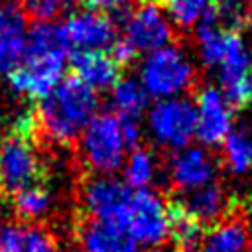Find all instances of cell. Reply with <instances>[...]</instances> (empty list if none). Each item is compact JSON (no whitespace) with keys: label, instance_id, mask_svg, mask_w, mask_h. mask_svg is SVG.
<instances>
[{"label":"cell","instance_id":"obj_12","mask_svg":"<svg viewBox=\"0 0 252 252\" xmlns=\"http://www.w3.org/2000/svg\"><path fill=\"white\" fill-rule=\"evenodd\" d=\"M61 28L67 45L69 49L73 47V51H104L118 39L114 20L94 10L69 14Z\"/></svg>","mask_w":252,"mask_h":252},{"label":"cell","instance_id":"obj_19","mask_svg":"<svg viewBox=\"0 0 252 252\" xmlns=\"http://www.w3.org/2000/svg\"><path fill=\"white\" fill-rule=\"evenodd\" d=\"M167 207V222H169V238L175 244L177 252H199V246L205 236V226L199 224L193 217L185 213L179 201L165 203Z\"/></svg>","mask_w":252,"mask_h":252},{"label":"cell","instance_id":"obj_16","mask_svg":"<svg viewBox=\"0 0 252 252\" xmlns=\"http://www.w3.org/2000/svg\"><path fill=\"white\" fill-rule=\"evenodd\" d=\"M179 205L185 209L189 217H193L199 224H217L224 219L228 211V197L220 183L213 181L205 187H199L195 191L185 193L181 199H177Z\"/></svg>","mask_w":252,"mask_h":252},{"label":"cell","instance_id":"obj_4","mask_svg":"<svg viewBox=\"0 0 252 252\" xmlns=\"http://www.w3.org/2000/svg\"><path fill=\"white\" fill-rule=\"evenodd\" d=\"M83 161L96 175H114L124 165L126 144L120 132V120L112 112H96L79 136Z\"/></svg>","mask_w":252,"mask_h":252},{"label":"cell","instance_id":"obj_22","mask_svg":"<svg viewBox=\"0 0 252 252\" xmlns=\"http://www.w3.org/2000/svg\"><path fill=\"white\" fill-rule=\"evenodd\" d=\"M148 94L138 79L134 77H120L114 87L110 89V104L112 114L118 118H138L148 108Z\"/></svg>","mask_w":252,"mask_h":252},{"label":"cell","instance_id":"obj_30","mask_svg":"<svg viewBox=\"0 0 252 252\" xmlns=\"http://www.w3.org/2000/svg\"><path fill=\"white\" fill-rule=\"evenodd\" d=\"M118 118V116H116ZM120 120V132H122V138H124V144L126 148L132 152L138 148L140 140H142V126H140V120L138 118H118Z\"/></svg>","mask_w":252,"mask_h":252},{"label":"cell","instance_id":"obj_35","mask_svg":"<svg viewBox=\"0 0 252 252\" xmlns=\"http://www.w3.org/2000/svg\"><path fill=\"white\" fill-rule=\"evenodd\" d=\"M0 252H2V250H0Z\"/></svg>","mask_w":252,"mask_h":252},{"label":"cell","instance_id":"obj_14","mask_svg":"<svg viewBox=\"0 0 252 252\" xmlns=\"http://www.w3.org/2000/svg\"><path fill=\"white\" fill-rule=\"evenodd\" d=\"M69 61L75 71L73 77L94 93L112 89L120 79V67L104 51H71Z\"/></svg>","mask_w":252,"mask_h":252},{"label":"cell","instance_id":"obj_9","mask_svg":"<svg viewBox=\"0 0 252 252\" xmlns=\"http://www.w3.org/2000/svg\"><path fill=\"white\" fill-rule=\"evenodd\" d=\"M124 230L136 244H144V246L163 244L169 236L165 201L150 189L132 191L130 211Z\"/></svg>","mask_w":252,"mask_h":252},{"label":"cell","instance_id":"obj_17","mask_svg":"<svg viewBox=\"0 0 252 252\" xmlns=\"http://www.w3.org/2000/svg\"><path fill=\"white\" fill-rule=\"evenodd\" d=\"M2 252H55L53 236L35 222H4L0 224Z\"/></svg>","mask_w":252,"mask_h":252},{"label":"cell","instance_id":"obj_6","mask_svg":"<svg viewBox=\"0 0 252 252\" xmlns=\"http://www.w3.org/2000/svg\"><path fill=\"white\" fill-rule=\"evenodd\" d=\"M219 91L232 108H244L252 98V45L242 33L226 32L224 51L217 65Z\"/></svg>","mask_w":252,"mask_h":252},{"label":"cell","instance_id":"obj_5","mask_svg":"<svg viewBox=\"0 0 252 252\" xmlns=\"http://www.w3.org/2000/svg\"><path fill=\"white\" fill-rule=\"evenodd\" d=\"M146 128L152 140L173 152L187 148L195 138L197 110L187 96L156 100L146 114Z\"/></svg>","mask_w":252,"mask_h":252},{"label":"cell","instance_id":"obj_15","mask_svg":"<svg viewBox=\"0 0 252 252\" xmlns=\"http://www.w3.org/2000/svg\"><path fill=\"white\" fill-rule=\"evenodd\" d=\"M81 252H138L126 230L85 217L77 228Z\"/></svg>","mask_w":252,"mask_h":252},{"label":"cell","instance_id":"obj_33","mask_svg":"<svg viewBox=\"0 0 252 252\" xmlns=\"http://www.w3.org/2000/svg\"><path fill=\"white\" fill-rule=\"evenodd\" d=\"M248 2V8H250V16H252V0H246Z\"/></svg>","mask_w":252,"mask_h":252},{"label":"cell","instance_id":"obj_29","mask_svg":"<svg viewBox=\"0 0 252 252\" xmlns=\"http://www.w3.org/2000/svg\"><path fill=\"white\" fill-rule=\"evenodd\" d=\"M89 10H94V12H110L114 16H118V20L122 22L128 12L132 10L128 6V0H81Z\"/></svg>","mask_w":252,"mask_h":252},{"label":"cell","instance_id":"obj_23","mask_svg":"<svg viewBox=\"0 0 252 252\" xmlns=\"http://www.w3.org/2000/svg\"><path fill=\"white\" fill-rule=\"evenodd\" d=\"M220 146L224 165L232 175L252 171V124L234 126Z\"/></svg>","mask_w":252,"mask_h":252},{"label":"cell","instance_id":"obj_18","mask_svg":"<svg viewBox=\"0 0 252 252\" xmlns=\"http://www.w3.org/2000/svg\"><path fill=\"white\" fill-rule=\"evenodd\" d=\"M248 228L242 219L226 217L205 232L199 252H246Z\"/></svg>","mask_w":252,"mask_h":252},{"label":"cell","instance_id":"obj_34","mask_svg":"<svg viewBox=\"0 0 252 252\" xmlns=\"http://www.w3.org/2000/svg\"><path fill=\"white\" fill-rule=\"evenodd\" d=\"M250 106H252V98H250Z\"/></svg>","mask_w":252,"mask_h":252},{"label":"cell","instance_id":"obj_1","mask_svg":"<svg viewBox=\"0 0 252 252\" xmlns=\"http://www.w3.org/2000/svg\"><path fill=\"white\" fill-rule=\"evenodd\" d=\"M69 59L63 28L55 22H35L28 30V51L24 63L8 77L14 93L41 100L61 81Z\"/></svg>","mask_w":252,"mask_h":252},{"label":"cell","instance_id":"obj_24","mask_svg":"<svg viewBox=\"0 0 252 252\" xmlns=\"http://www.w3.org/2000/svg\"><path fill=\"white\" fill-rule=\"evenodd\" d=\"M51 207V191L47 185H32L14 195V209L22 222H35Z\"/></svg>","mask_w":252,"mask_h":252},{"label":"cell","instance_id":"obj_31","mask_svg":"<svg viewBox=\"0 0 252 252\" xmlns=\"http://www.w3.org/2000/svg\"><path fill=\"white\" fill-rule=\"evenodd\" d=\"M108 55L114 59V63H116L118 67H122V65H130V63L136 59L138 53H136V49H134L124 37H118V39L112 43Z\"/></svg>","mask_w":252,"mask_h":252},{"label":"cell","instance_id":"obj_10","mask_svg":"<svg viewBox=\"0 0 252 252\" xmlns=\"http://www.w3.org/2000/svg\"><path fill=\"white\" fill-rule=\"evenodd\" d=\"M124 39L136 49V53H152L171 43L173 26L158 2H142L132 8L122 20Z\"/></svg>","mask_w":252,"mask_h":252},{"label":"cell","instance_id":"obj_26","mask_svg":"<svg viewBox=\"0 0 252 252\" xmlns=\"http://www.w3.org/2000/svg\"><path fill=\"white\" fill-rule=\"evenodd\" d=\"M167 20L177 28H195L213 8V0H161Z\"/></svg>","mask_w":252,"mask_h":252},{"label":"cell","instance_id":"obj_25","mask_svg":"<svg viewBox=\"0 0 252 252\" xmlns=\"http://www.w3.org/2000/svg\"><path fill=\"white\" fill-rule=\"evenodd\" d=\"M156 177V158L146 148H136L124 159V183L132 189H148Z\"/></svg>","mask_w":252,"mask_h":252},{"label":"cell","instance_id":"obj_20","mask_svg":"<svg viewBox=\"0 0 252 252\" xmlns=\"http://www.w3.org/2000/svg\"><path fill=\"white\" fill-rule=\"evenodd\" d=\"M28 26L24 14L0 30V75L10 77L26 59Z\"/></svg>","mask_w":252,"mask_h":252},{"label":"cell","instance_id":"obj_27","mask_svg":"<svg viewBox=\"0 0 252 252\" xmlns=\"http://www.w3.org/2000/svg\"><path fill=\"white\" fill-rule=\"evenodd\" d=\"M213 14L224 32L242 33L252 16L246 0H213Z\"/></svg>","mask_w":252,"mask_h":252},{"label":"cell","instance_id":"obj_28","mask_svg":"<svg viewBox=\"0 0 252 252\" xmlns=\"http://www.w3.org/2000/svg\"><path fill=\"white\" fill-rule=\"evenodd\" d=\"M18 10L33 18L35 22H53L65 10H71L77 0H14Z\"/></svg>","mask_w":252,"mask_h":252},{"label":"cell","instance_id":"obj_11","mask_svg":"<svg viewBox=\"0 0 252 252\" xmlns=\"http://www.w3.org/2000/svg\"><path fill=\"white\" fill-rule=\"evenodd\" d=\"M195 110H197L195 138L203 144V148L220 146L234 128V108L226 102L219 87L213 85L201 87L195 98Z\"/></svg>","mask_w":252,"mask_h":252},{"label":"cell","instance_id":"obj_7","mask_svg":"<svg viewBox=\"0 0 252 252\" xmlns=\"http://www.w3.org/2000/svg\"><path fill=\"white\" fill-rule=\"evenodd\" d=\"M37 183H43V165L32 138L8 132L0 142V193L18 195Z\"/></svg>","mask_w":252,"mask_h":252},{"label":"cell","instance_id":"obj_32","mask_svg":"<svg viewBox=\"0 0 252 252\" xmlns=\"http://www.w3.org/2000/svg\"><path fill=\"white\" fill-rule=\"evenodd\" d=\"M248 252H252V228L248 232Z\"/></svg>","mask_w":252,"mask_h":252},{"label":"cell","instance_id":"obj_2","mask_svg":"<svg viewBox=\"0 0 252 252\" xmlns=\"http://www.w3.org/2000/svg\"><path fill=\"white\" fill-rule=\"evenodd\" d=\"M96 110L98 94L77 77H67L37 102L35 122L49 140L69 144L81 136Z\"/></svg>","mask_w":252,"mask_h":252},{"label":"cell","instance_id":"obj_21","mask_svg":"<svg viewBox=\"0 0 252 252\" xmlns=\"http://www.w3.org/2000/svg\"><path fill=\"white\" fill-rule=\"evenodd\" d=\"M224 41H226V32L220 28L217 22L213 8L211 12L195 26V43H197V55L203 67L215 71L222 51H224Z\"/></svg>","mask_w":252,"mask_h":252},{"label":"cell","instance_id":"obj_8","mask_svg":"<svg viewBox=\"0 0 252 252\" xmlns=\"http://www.w3.org/2000/svg\"><path fill=\"white\" fill-rule=\"evenodd\" d=\"M87 217L116 228L126 226L132 189L114 175H93L81 187Z\"/></svg>","mask_w":252,"mask_h":252},{"label":"cell","instance_id":"obj_13","mask_svg":"<svg viewBox=\"0 0 252 252\" xmlns=\"http://www.w3.org/2000/svg\"><path fill=\"white\" fill-rule=\"evenodd\" d=\"M167 175L177 191L189 193L215 181L217 161L207 148L187 146L171 154L167 163Z\"/></svg>","mask_w":252,"mask_h":252},{"label":"cell","instance_id":"obj_3","mask_svg":"<svg viewBox=\"0 0 252 252\" xmlns=\"http://www.w3.org/2000/svg\"><path fill=\"white\" fill-rule=\"evenodd\" d=\"M197 71L189 53L175 43L148 53L138 73V81L146 94L156 100L183 96L193 87Z\"/></svg>","mask_w":252,"mask_h":252}]
</instances>
